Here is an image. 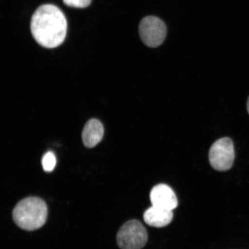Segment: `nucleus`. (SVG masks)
<instances>
[{"label":"nucleus","mask_w":249,"mask_h":249,"mask_svg":"<svg viewBox=\"0 0 249 249\" xmlns=\"http://www.w3.org/2000/svg\"><path fill=\"white\" fill-rule=\"evenodd\" d=\"M104 134V126L100 121L96 119L90 120L86 123L83 130L84 145L87 148L95 147L101 142Z\"/></svg>","instance_id":"nucleus-8"},{"label":"nucleus","mask_w":249,"mask_h":249,"mask_svg":"<svg viewBox=\"0 0 249 249\" xmlns=\"http://www.w3.org/2000/svg\"><path fill=\"white\" fill-rule=\"evenodd\" d=\"M147 241V230L138 220L124 223L117 234V245L121 249H141Z\"/></svg>","instance_id":"nucleus-3"},{"label":"nucleus","mask_w":249,"mask_h":249,"mask_svg":"<svg viewBox=\"0 0 249 249\" xmlns=\"http://www.w3.org/2000/svg\"><path fill=\"white\" fill-rule=\"evenodd\" d=\"M235 160L234 146L229 138L220 139L214 142L210 149L209 160L214 170L225 171L232 166Z\"/></svg>","instance_id":"nucleus-5"},{"label":"nucleus","mask_w":249,"mask_h":249,"mask_svg":"<svg viewBox=\"0 0 249 249\" xmlns=\"http://www.w3.org/2000/svg\"><path fill=\"white\" fill-rule=\"evenodd\" d=\"M31 34L39 45L48 49L57 48L64 42L67 33V21L61 10L52 4L36 9L31 21Z\"/></svg>","instance_id":"nucleus-1"},{"label":"nucleus","mask_w":249,"mask_h":249,"mask_svg":"<svg viewBox=\"0 0 249 249\" xmlns=\"http://www.w3.org/2000/svg\"><path fill=\"white\" fill-rule=\"evenodd\" d=\"M144 222L151 227L161 228L169 225L173 219V211L153 206L148 208L143 214Z\"/></svg>","instance_id":"nucleus-7"},{"label":"nucleus","mask_w":249,"mask_h":249,"mask_svg":"<svg viewBox=\"0 0 249 249\" xmlns=\"http://www.w3.org/2000/svg\"><path fill=\"white\" fill-rule=\"evenodd\" d=\"M247 109H248V113L249 114V98L248 99V102H247Z\"/></svg>","instance_id":"nucleus-11"},{"label":"nucleus","mask_w":249,"mask_h":249,"mask_svg":"<svg viewBox=\"0 0 249 249\" xmlns=\"http://www.w3.org/2000/svg\"><path fill=\"white\" fill-rule=\"evenodd\" d=\"M152 205L163 209L173 211L178 206V200L173 190L166 184H159L150 192Z\"/></svg>","instance_id":"nucleus-6"},{"label":"nucleus","mask_w":249,"mask_h":249,"mask_svg":"<svg viewBox=\"0 0 249 249\" xmlns=\"http://www.w3.org/2000/svg\"><path fill=\"white\" fill-rule=\"evenodd\" d=\"M139 31L143 43L152 48L162 44L167 35L166 24L160 18L154 16L143 18L140 21Z\"/></svg>","instance_id":"nucleus-4"},{"label":"nucleus","mask_w":249,"mask_h":249,"mask_svg":"<svg viewBox=\"0 0 249 249\" xmlns=\"http://www.w3.org/2000/svg\"><path fill=\"white\" fill-rule=\"evenodd\" d=\"M48 207L44 200L37 197L23 199L16 205L12 217L16 225L26 231H34L45 225Z\"/></svg>","instance_id":"nucleus-2"},{"label":"nucleus","mask_w":249,"mask_h":249,"mask_svg":"<svg viewBox=\"0 0 249 249\" xmlns=\"http://www.w3.org/2000/svg\"><path fill=\"white\" fill-rule=\"evenodd\" d=\"M42 164L43 169L46 172H51L54 169L56 165V158L53 152L49 151L43 156Z\"/></svg>","instance_id":"nucleus-9"},{"label":"nucleus","mask_w":249,"mask_h":249,"mask_svg":"<svg viewBox=\"0 0 249 249\" xmlns=\"http://www.w3.org/2000/svg\"><path fill=\"white\" fill-rule=\"evenodd\" d=\"M63 2L70 7L85 8L91 4L92 0H63Z\"/></svg>","instance_id":"nucleus-10"}]
</instances>
